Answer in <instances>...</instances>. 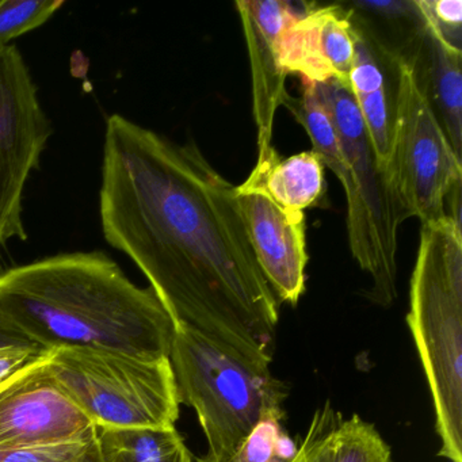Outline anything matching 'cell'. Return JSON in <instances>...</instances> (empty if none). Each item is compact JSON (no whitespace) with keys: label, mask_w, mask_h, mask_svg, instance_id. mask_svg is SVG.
I'll return each instance as SVG.
<instances>
[{"label":"cell","mask_w":462,"mask_h":462,"mask_svg":"<svg viewBox=\"0 0 462 462\" xmlns=\"http://www.w3.org/2000/svg\"><path fill=\"white\" fill-rule=\"evenodd\" d=\"M99 216L106 242L139 267L175 326L272 364L280 301L251 247L236 188L193 142L110 116Z\"/></svg>","instance_id":"6da1fadb"},{"label":"cell","mask_w":462,"mask_h":462,"mask_svg":"<svg viewBox=\"0 0 462 462\" xmlns=\"http://www.w3.org/2000/svg\"><path fill=\"white\" fill-rule=\"evenodd\" d=\"M0 312L34 345L170 358L175 324L155 291L101 251L69 253L0 274Z\"/></svg>","instance_id":"7a4b0ae2"},{"label":"cell","mask_w":462,"mask_h":462,"mask_svg":"<svg viewBox=\"0 0 462 462\" xmlns=\"http://www.w3.org/2000/svg\"><path fill=\"white\" fill-rule=\"evenodd\" d=\"M407 324L434 405L438 456L462 462V234L451 218L421 224Z\"/></svg>","instance_id":"3957f363"},{"label":"cell","mask_w":462,"mask_h":462,"mask_svg":"<svg viewBox=\"0 0 462 462\" xmlns=\"http://www.w3.org/2000/svg\"><path fill=\"white\" fill-rule=\"evenodd\" d=\"M170 364L180 404L196 411L213 462L231 461L262 416L288 396L270 365L190 327L175 326Z\"/></svg>","instance_id":"277c9868"},{"label":"cell","mask_w":462,"mask_h":462,"mask_svg":"<svg viewBox=\"0 0 462 462\" xmlns=\"http://www.w3.org/2000/svg\"><path fill=\"white\" fill-rule=\"evenodd\" d=\"M331 116L347 164V234L351 254L372 280L370 299L381 307L397 297V235L405 220L385 172L378 166L350 88L339 80L315 83Z\"/></svg>","instance_id":"5b68a950"},{"label":"cell","mask_w":462,"mask_h":462,"mask_svg":"<svg viewBox=\"0 0 462 462\" xmlns=\"http://www.w3.org/2000/svg\"><path fill=\"white\" fill-rule=\"evenodd\" d=\"M60 388L97 429L175 427L180 400L170 358L64 347L48 351Z\"/></svg>","instance_id":"8992f818"},{"label":"cell","mask_w":462,"mask_h":462,"mask_svg":"<svg viewBox=\"0 0 462 462\" xmlns=\"http://www.w3.org/2000/svg\"><path fill=\"white\" fill-rule=\"evenodd\" d=\"M397 102L388 180L404 218L424 223L446 216V199L461 182L454 152L427 96L416 59L397 55Z\"/></svg>","instance_id":"52a82bcc"},{"label":"cell","mask_w":462,"mask_h":462,"mask_svg":"<svg viewBox=\"0 0 462 462\" xmlns=\"http://www.w3.org/2000/svg\"><path fill=\"white\" fill-rule=\"evenodd\" d=\"M52 128L23 56L14 45L0 52V248L26 240L23 199Z\"/></svg>","instance_id":"ba28073f"},{"label":"cell","mask_w":462,"mask_h":462,"mask_svg":"<svg viewBox=\"0 0 462 462\" xmlns=\"http://www.w3.org/2000/svg\"><path fill=\"white\" fill-rule=\"evenodd\" d=\"M96 432L59 385L48 353L0 383V448L67 442Z\"/></svg>","instance_id":"9c48e42d"},{"label":"cell","mask_w":462,"mask_h":462,"mask_svg":"<svg viewBox=\"0 0 462 462\" xmlns=\"http://www.w3.org/2000/svg\"><path fill=\"white\" fill-rule=\"evenodd\" d=\"M236 199L262 274L278 301L296 307L305 291L310 259L304 213L288 212L270 197L261 164L236 186Z\"/></svg>","instance_id":"30bf717a"},{"label":"cell","mask_w":462,"mask_h":462,"mask_svg":"<svg viewBox=\"0 0 462 462\" xmlns=\"http://www.w3.org/2000/svg\"><path fill=\"white\" fill-rule=\"evenodd\" d=\"M354 10L343 5H304L283 29L280 39L281 66L302 82L337 79L348 86L356 59Z\"/></svg>","instance_id":"8fae6325"},{"label":"cell","mask_w":462,"mask_h":462,"mask_svg":"<svg viewBox=\"0 0 462 462\" xmlns=\"http://www.w3.org/2000/svg\"><path fill=\"white\" fill-rule=\"evenodd\" d=\"M250 52L254 118L258 128V159L272 158L273 129L278 106L288 98V74L281 66L280 39L296 12L282 0L236 2Z\"/></svg>","instance_id":"7c38bea8"},{"label":"cell","mask_w":462,"mask_h":462,"mask_svg":"<svg viewBox=\"0 0 462 462\" xmlns=\"http://www.w3.org/2000/svg\"><path fill=\"white\" fill-rule=\"evenodd\" d=\"M354 23L356 59L348 88L366 126L378 166L388 174L396 118L397 53L391 52L356 15Z\"/></svg>","instance_id":"4fadbf2b"},{"label":"cell","mask_w":462,"mask_h":462,"mask_svg":"<svg viewBox=\"0 0 462 462\" xmlns=\"http://www.w3.org/2000/svg\"><path fill=\"white\" fill-rule=\"evenodd\" d=\"M420 40L426 53L427 96L454 152L461 158L462 52L448 47L426 26Z\"/></svg>","instance_id":"5bb4252c"},{"label":"cell","mask_w":462,"mask_h":462,"mask_svg":"<svg viewBox=\"0 0 462 462\" xmlns=\"http://www.w3.org/2000/svg\"><path fill=\"white\" fill-rule=\"evenodd\" d=\"M99 462H193L177 427L97 429Z\"/></svg>","instance_id":"9a60e30c"},{"label":"cell","mask_w":462,"mask_h":462,"mask_svg":"<svg viewBox=\"0 0 462 462\" xmlns=\"http://www.w3.org/2000/svg\"><path fill=\"white\" fill-rule=\"evenodd\" d=\"M264 169V188L273 199L288 212L304 213L320 201L324 193V164L313 151L288 159L274 155L258 159Z\"/></svg>","instance_id":"2e32d148"},{"label":"cell","mask_w":462,"mask_h":462,"mask_svg":"<svg viewBox=\"0 0 462 462\" xmlns=\"http://www.w3.org/2000/svg\"><path fill=\"white\" fill-rule=\"evenodd\" d=\"M302 88L301 98L294 99L289 96L283 105L307 132L313 152L320 158L324 167H328L337 175L346 191L350 185V177L331 116L319 98L315 83L302 82Z\"/></svg>","instance_id":"e0dca14e"},{"label":"cell","mask_w":462,"mask_h":462,"mask_svg":"<svg viewBox=\"0 0 462 462\" xmlns=\"http://www.w3.org/2000/svg\"><path fill=\"white\" fill-rule=\"evenodd\" d=\"M282 408L267 411L229 462H291L297 443L283 427Z\"/></svg>","instance_id":"ac0fdd59"},{"label":"cell","mask_w":462,"mask_h":462,"mask_svg":"<svg viewBox=\"0 0 462 462\" xmlns=\"http://www.w3.org/2000/svg\"><path fill=\"white\" fill-rule=\"evenodd\" d=\"M334 462H393V457L374 424L354 413L335 430Z\"/></svg>","instance_id":"d6986e66"},{"label":"cell","mask_w":462,"mask_h":462,"mask_svg":"<svg viewBox=\"0 0 462 462\" xmlns=\"http://www.w3.org/2000/svg\"><path fill=\"white\" fill-rule=\"evenodd\" d=\"M63 6L64 0H2L0 52L13 40L45 25Z\"/></svg>","instance_id":"ffe728a7"},{"label":"cell","mask_w":462,"mask_h":462,"mask_svg":"<svg viewBox=\"0 0 462 462\" xmlns=\"http://www.w3.org/2000/svg\"><path fill=\"white\" fill-rule=\"evenodd\" d=\"M0 462H99L97 432L67 442L0 448Z\"/></svg>","instance_id":"44dd1931"},{"label":"cell","mask_w":462,"mask_h":462,"mask_svg":"<svg viewBox=\"0 0 462 462\" xmlns=\"http://www.w3.org/2000/svg\"><path fill=\"white\" fill-rule=\"evenodd\" d=\"M342 419L327 400L313 413L291 462H334V434Z\"/></svg>","instance_id":"7402d4cb"},{"label":"cell","mask_w":462,"mask_h":462,"mask_svg":"<svg viewBox=\"0 0 462 462\" xmlns=\"http://www.w3.org/2000/svg\"><path fill=\"white\" fill-rule=\"evenodd\" d=\"M424 26L448 47L462 52L461 0H415Z\"/></svg>","instance_id":"603a6c76"},{"label":"cell","mask_w":462,"mask_h":462,"mask_svg":"<svg viewBox=\"0 0 462 462\" xmlns=\"http://www.w3.org/2000/svg\"><path fill=\"white\" fill-rule=\"evenodd\" d=\"M351 6L362 12L373 13L381 17L393 18V20H413L415 23H421L420 13L416 6L415 0L405 2V0H386V2H353Z\"/></svg>","instance_id":"cb8c5ba5"},{"label":"cell","mask_w":462,"mask_h":462,"mask_svg":"<svg viewBox=\"0 0 462 462\" xmlns=\"http://www.w3.org/2000/svg\"><path fill=\"white\" fill-rule=\"evenodd\" d=\"M48 351L42 347L0 348V383L9 380L15 373L45 356Z\"/></svg>","instance_id":"d4e9b609"},{"label":"cell","mask_w":462,"mask_h":462,"mask_svg":"<svg viewBox=\"0 0 462 462\" xmlns=\"http://www.w3.org/2000/svg\"><path fill=\"white\" fill-rule=\"evenodd\" d=\"M40 347L28 339L23 332L13 327L0 312V348Z\"/></svg>","instance_id":"484cf974"},{"label":"cell","mask_w":462,"mask_h":462,"mask_svg":"<svg viewBox=\"0 0 462 462\" xmlns=\"http://www.w3.org/2000/svg\"><path fill=\"white\" fill-rule=\"evenodd\" d=\"M196 462H213L212 459L209 458V457L205 454V456L199 457V458L196 459Z\"/></svg>","instance_id":"4316f807"}]
</instances>
